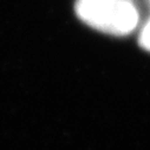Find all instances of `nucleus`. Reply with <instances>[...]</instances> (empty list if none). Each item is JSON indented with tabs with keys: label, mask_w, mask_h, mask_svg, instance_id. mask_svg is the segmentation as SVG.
<instances>
[{
	"label": "nucleus",
	"mask_w": 150,
	"mask_h": 150,
	"mask_svg": "<svg viewBox=\"0 0 150 150\" xmlns=\"http://www.w3.org/2000/svg\"><path fill=\"white\" fill-rule=\"evenodd\" d=\"M74 11L89 26L112 35L129 34L138 23V12L130 0H77Z\"/></svg>",
	"instance_id": "nucleus-1"
},
{
	"label": "nucleus",
	"mask_w": 150,
	"mask_h": 150,
	"mask_svg": "<svg viewBox=\"0 0 150 150\" xmlns=\"http://www.w3.org/2000/svg\"><path fill=\"white\" fill-rule=\"evenodd\" d=\"M139 45L144 50L150 51V20L145 24L139 34Z\"/></svg>",
	"instance_id": "nucleus-2"
},
{
	"label": "nucleus",
	"mask_w": 150,
	"mask_h": 150,
	"mask_svg": "<svg viewBox=\"0 0 150 150\" xmlns=\"http://www.w3.org/2000/svg\"><path fill=\"white\" fill-rule=\"evenodd\" d=\"M148 1H149V4H150V0H148Z\"/></svg>",
	"instance_id": "nucleus-3"
}]
</instances>
